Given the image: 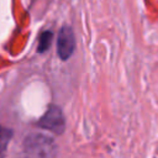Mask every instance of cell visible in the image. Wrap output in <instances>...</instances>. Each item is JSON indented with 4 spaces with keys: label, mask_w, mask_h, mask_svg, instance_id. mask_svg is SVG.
I'll return each mask as SVG.
<instances>
[{
    "label": "cell",
    "mask_w": 158,
    "mask_h": 158,
    "mask_svg": "<svg viewBox=\"0 0 158 158\" xmlns=\"http://www.w3.org/2000/svg\"><path fill=\"white\" fill-rule=\"evenodd\" d=\"M26 149L41 158H49L56 152V146L52 138L42 135L28 136L25 141Z\"/></svg>",
    "instance_id": "cell-1"
},
{
    "label": "cell",
    "mask_w": 158,
    "mask_h": 158,
    "mask_svg": "<svg viewBox=\"0 0 158 158\" xmlns=\"http://www.w3.org/2000/svg\"><path fill=\"white\" fill-rule=\"evenodd\" d=\"M38 125L42 128L52 131L54 133H62V131L64 130V118L62 111L57 106H51L42 116Z\"/></svg>",
    "instance_id": "cell-2"
},
{
    "label": "cell",
    "mask_w": 158,
    "mask_h": 158,
    "mask_svg": "<svg viewBox=\"0 0 158 158\" xmlns=\"http://www.w3.org/2000/svg\"><path fill=\"white\" fill-rule=\"evenodd\" d=\"M75 46V40H74V33L69 26H63L59 31L58 41H57V51L58 56L62 59H68Z\"/></svg>",
    "instance_id": "cell-3"
},
{
    "label": "cell",
    "mask_w": 158,
    "mask_h": 158,
    "mask_svg": "<svg viewBox=\"0 0 158 158\" xmlns=\"http://www.w3.org/2000/svg\"><path fill=\"white\" fill-rule=\"evenodd\" d=\"M52 32L51 31H44L41 36H40V42H38V52H44L49 48L51 42H52Z\"/></svg>",
    "instance_id": "cell-4"
},
{
    "label": "cell",
    "mask_w": 158,
    "mask_h": 158,
    "mask_svg": "<svg viewBox=\"0 0 158 158\" xmlns=\"http://www.w3.org/2000/svg\"><path fill=\"white\" fill-rule=\"evenodd\" d=\"M10 138H11V131L0 126V157L4 154Z\"/></svg>",
    "instance_id": "cell-5"
}]
</instances>
